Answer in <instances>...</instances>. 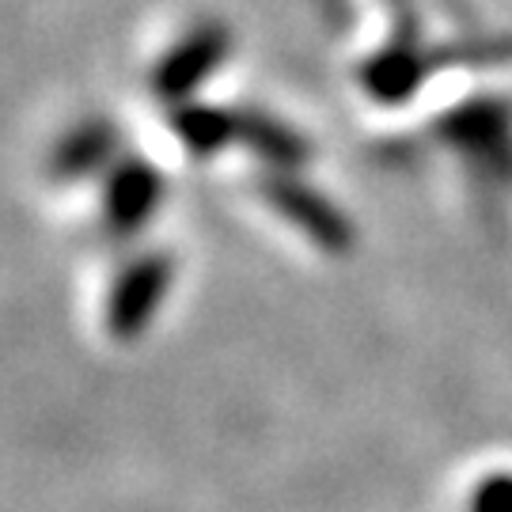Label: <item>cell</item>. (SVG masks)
Here are the masks:
<instances>
[{
    "label": "cell",
    "instance_id": "6",
    "mask_svg": "<svg viewBox=\"0 0 512 512\" xmlns=\"http://www.w3.org/2000/svg\"><path fill=\"white\" fill-rule=\"evenodd\" d=\"M232 133H236V122H232L228 114H220V110L186 107L183 114H179V137H183L190 148H198V152H213V148L224 145Z\"/></svg>",
    "mask_w": 512,
    "mask_h": 512
},
{
    "label": "cell",
    "instance_id": "3",
    "mask_svg": "<svg viewBox=\"0 0 512 512\" xmlns=\"http://www.w3.org/2000/svg\"><path fill=\"white\" fill-rule=\"evenodd\" d=\"M160 202V175L148 171L145 164H126L110 175L107 183V198H103V209H107V224L126 236V232H137L152 209Z\"/></svg>",
    "mask_w": 512,
    "mask_h": 512
},
{
    "label": "cell",
    "instance_id": "4",
    "mask_svg": "<svg viewBox=\"0 0 512 512\" xmlns=\"http://www.w3.org/2000/svg\"><path fill=\"white\" fill-rule=\"evenodd\" d=\"M110 148H114V141H110L107 126H99V122L80 126L61 141L54 156V171L65 175V179H80V175H88V171L107 164Z\"/></svg>",
    "mask_w": 512,
    "mask_h": 512
},
{
    "label": "cell",
    "instance_id": "7",
    "mask_svg": "<svg viewBox=\"0 0 512 512\" xmlns=\"http://www.w3.org/2000/svg\"><path fill=\"white\" fill-rule=\"evenodd\" d=\"M467 512H512V471H490L478 478Z\"/></svg>",
    "mask_w": 512,
    "mask_h": 512
},
{
    "label": "cell",
    "instance_id": "5",
    "mask_svg": "<svg viewBox=\"0 0 512 512\" xmlns=\"http://www.w3.org/2000/svg\"><path fill=\"white\" fill-rule=\"evenodd\" d=\"M277 198L289 209V217H293L300 228H308V236L319 239L327 251H342V247H346V239H349L346 224L334 217L319 198L300 194V190H277Z\"/></svg>",
    "mask_w": 512,
    "mask_h": 512
},
{
    "label": "cell",
    "instance_id": "2",
    "mask_svg": "<svg viewBox=\"0 0 512 512\" xmlns=\"http://www.w3.org/2000/svg\"><path fill=\"white\" fill-rule=\"evenodd\" d=\"M224 54H228V35H224V27H198V31L186 38V42H179V46L164 57V65L156 69V92L167 95V99H186V95H194V88L220 69Z\"/></svg>",
    "mask_w": 512,
    "mask_h": 512
},
{
    "label": "cell",
    "instance_id": "1",
    "mask_svg": "<svg viewBox=\"0 0 512 512\" xmlns=\"http://www.w3.org/2000/svg\"><path fill=\"white\" fill-rule=\"evenodd\" d=\"M175 266L164 255H145L129 262L107 296V330L114 342H137L148 323L160 315L171 289Z\"/></svg>",
    "mask_w": 512,
    "mask_h": 512
}]
</instances>
